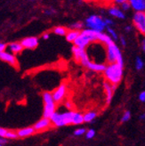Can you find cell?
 <instances>
[{
	"label": "cell",
	"mask_w": 145,
	"mask_h": 146,
	"mask_svg": "<svg viewBox=\"0 0 145 146\" xmlns=\"http://www.w3.org/2000/svg\"><path fill=\"white\" fill-rule=\"evenodd\" d=\"M103 87H104V91L106 94V104L109 105L111 102V99L113 96V92L116 89V86L111 85L108 81H104L103 82Z\"/></svg>",
	"instance_id": "8fae6325"
},
{
	"label": "cell",
	"mask_w": 145,
	"mask_h": 146,
	"mask_svg": "<svg viewBox=\"0 0 145 146\" xmlns=\"http://www.w3.org/2000/svg\"><path fill=\"white\" fill-rule=\"evenodd\" d=\"M120 43H121V45L124 46L126 45V39L124 38H123V36H121V38H120Z\"/></svg>",
	"instance_id": "8d00e7d4"
},
{
	"label": "cell",
	"mask_w": 145,
	"mask_h": 146,
	"mask_svg": "<svg viewBox=\"0 0 145 146\" xmlns=\"http://www.w3.org/2000/svg\"><path fill=\"white\" fill-rule=\"evenodd\" d=\"M7 130L3 128V127H0V137H5Z\"/></svg>",
	"instance_id": "836d02e7"
},
{
	"label": "cell",
	"mask_w": 145,
	"mask_h": 146,
	"mask_svg": "<svg viewBox=\"0 0 145 146\" xmlns=\"http://www.w3.org/2000/svg\"><path fill=\"white\" fill-rule=\"evenodd\" d=\"M65 107H66L68 110H70V111H72V110H73V108H74V104H73V103H72V102L67 101L66 103H65Z\"/></svg>",
	"instance_id": "4dcf8cb0"
},
{
	"label": "cell",
	"mask_w": 145,
	"mask_h": 146,
	"mask_svg": "<svg viewBox=\"0 0 145 146\" xmlns=\"http://www.w3.org/2000/svg\"><path fill=\"white\" fill-rule=\"evenodd\" d=\"M133 21L137 31L142 35H145V12L135 13Z\"/></svg>",
	"instance_id": "8992f818"
},
{
	"label": "cell",
	"mask_w": 145,
	"mask_h": 146,
	"mask_svg": "<svg viewBox=\"0 0 145 146\" xmlns=\"http://www.w3.org/2000/svg\"><path fill=\"white\" fill-rule=\"evenodd\" d=\"M18 137L17 132H14V131H11V130H7L6 135H5V138L7 139H16Z\"/></svg>",
	"instance_id": "603a6c76"
},
{
	"label": "cell",
	"mask_w": 145,
	"mask_h": 146,
	"mask_svg": "<svg viewBox=\"0 0 145 146\" xmlns=\"http://www.w3.org/2000/svg\"><path fill=\"white\" fill-rule=\"evenodd\" d=\"M125 30H126V31H131V26H126V27L125 28Z\"/></svg>",
	"instance_id": "60d3db41"
},
{
	"label": "cell",
	"mask_w": 145,
	"mask_h": 146,
	"mask_svg": "<svg viewBox=\"0 0 145 146\" xmlns=\"http://www.w3.org/2000/svg\"><path fill=\"white\" fill-rule=\"evenodd\" d=\"M0 146H3V145H0Z\"/></svg>",
	"instance_id": "ee69618b"
},
{
	"label": "cell",
	"mask_w": 145,
	"mask_h": 146,
	"mask_svg": "<svg viewBox=\"0 0 145 146\" xmlns=\"http://www.w3.org/2000/svg\"><path fill=\"white\" fill-rule=\"evenodd\" d=\"M129 3L136 13L145 12V0H130Z\"/></svg>",
	"instance_id": "4fadbf2b"
},
{
	"label": "cell",
	"mask_w": 145,
	"mask_h": 146,
	"mask_svg": "<svg viewBox=\"0 0 145 146\" xmlns=\"http://www.w3.org/2000/svg\"><path fill=\"white\" fill-rule=\"evenodd\" d=\"M72 53H73V56H74L75 61L77 62H80L81 58L86 54V51L84 48H80V47L73 46H72Z\"/></svg>",
	"instance_id": "5bb4252c"
},
{
	"label": "cell",
	"mask_w": 145,
	"mask_h": 146,
	"mask_svg": "<svg viewBox=\"0 0 145 146\" xmlns=\"http://www.w3.org/2000/svg\"><path fill=\"white\" fill-rule=\"evenodd\" d=\"M50 120L54 127H60L66 126V122H65L63 113H59V112L54 113V115L50 118Z\"/></svg>",
	"instance_id": "30bf717a"
},
{
	"label": "cell",
	"mask_w": 145,
	"mask_h": 146,
	"mask_svg": "<svg viewBox=\"0 0 145 146\" xmlns=\"http://www.w3.org/2000/svg\"><path fill=\"white\" fill-rule=\"evenodd\" d=\"M104 77L106 81L117 86L120 83L123 77V67L118 63L109 64L104 70Z\"/></svg>",
	"instance_id": "6da1fadb"
},
{
	"label": "cell",
	"mask_w": 145,
	"mask_h": 146,
	"mask_svg": "<svg viewBox=\"0 0 145 146\" xmlns=\"http://www.w3.org/2000/svg\"><path fill=\"white\" fill-rule=\"evenodd\" d=\"M84 122V115L79 112H74L73 118H72V124L73 125H80Z\"/></svg>",
	"instance_id": "ffe728a7"
},
{
	"label": "cell",
	"mask_w": 145,
	"mask_h": 146,
	"mask_svg": "<svg viewBox=\"0 0 145 146\" xmlns=\"http://www.w3.org/2000/svg\"><path fill=\"white\" fill-rule=\"evenodd\" d=\"M144 66V63L142 62V60L141 59V58L137 57L136 58V61H135V67H136V70H141Z\"/></svg>",
	"instance_id": "cb8c5ba5"
},
{
	"label": "cell",
	"mask_w": 145,
	"mask_h": 146,
	"mask_svg": "<svg viewBox=\"0 0 145 146\" xmlns=\"http://www.w3.org/2000/svg\"><path fill=\"white\" fill-rule=\"evenodd\" d=\"M130 7H131V5H130L129 1H124V3L121 4V8L123 10H129Z\"/></svg>",
	"instance_id": "f546056e"
},
{
	"label": "cell",
	"mask_w": 145,
	"mask_h": 146,
	"mask_svg": "<svg viewBox=\"0 0 145 146\" xmlns=\"http://www.w3.org/2000/svg\"><path fill=\"white\" fill-rule=\"evenodd\" d=\"M55 13L54 10H46V11H45V13H46V14H48V15H51V14H53V13Z\"/></svg>",
	"instance_id": "74e56055"
},
{
	"label": "cell",
	"mask_w": 145,
	"mask_h": 146,
	"mask_svg": "<svg viewBox=\"0 0 145 146\" xmlns=\"http://www.w3.org/2000/svg\"><path fill=\"white\" fill-rule=\"evenodd\" d=\"M70 27L72 28V30L79 31L80 29L83 28V23H74V24H72Z\"/></svg>",
	"instance_id": "83f0119b"
},
{
	"label": "cell",
	"mask_w": 145,
	"mask_h": 146,
	"mask_svg": "<svg viewBox=\"0 0 145 146\" xmlns=\"http://www.w3.org/2000/svg\"><path fill=\"white\" fill-rule=\"evenodd\" d=\"M21 46L26 49H35L38 46V38L37 36H28L21 41Z\"/></svg>",
	"instance_id": "ba28073f"
},
{
	"label": "cell",
	"mask_w": 145,
	"mask_h": 146,
	"mask_svg": "<svg viewBox=\"0 0 145 146\" xmlns=\"http://www.w3.org/2000/svg\"><path fill=\"white\" fill-rule=\"evenodd\" d=\"M100 32L95 31L93 30H84L80 32V35L75 40L74 46L85 49L86 46H88L90 44L93 42H98V34Z\"/></svg>",
	"instance_id": "7a4b0ae2"
},
{
	"label": "cell",
	"mask_w": 145,
	"mask_h": 146,
	"mask_svg": "<svg viewBox=\"0 0 145 146\" xmlns=\"http://www.w3.org/2000/svg\"><path fill=\"white\" fill-rule=\"evenodd\" d=\"M142 48H143V50L145 51V39H144L143 42H142Z\"/></svg>",
	"instance_id": "7bdbcfd3"
},
{
	"label": "cell",
	"mask_w": 145,
	"mask_h": 146,
	"mask_svg": "<svg viewBox=\"0 0 145 146\" xmlns=\"http://www.w3.org/2000/svg\"><path fill=\"white\" fill-rule=\"evenodd\" d=\"M79 35H80V31H75V30L68 31V32L66 34V39H67L68 42L74 43L75 40L78 38Z\"/></svg>",
	"instance_id": "ac0fdd59"
},
{
	"label": "cell",
	"mask_w": 145,
	"mask_h": 146,
	"mask_svg": "<svg viewBox=\"0 0 145 146\" xmlns=\"http://www.w3.org/2000/svg\"><path fill=\"white\" fill-rule=\"evenodd\" d=\"M107 49V62L109 64L118 63L121 67L124 66V61L119 46L113 42L109 46H106Z\"/></svg>",
	"instance_id": "3957f363"
},
{
	"label": "cell",
	"mask_w": 145,
	"mask_h": 146,
	"mask_svg": "<svg viewBox=\"0 0 145 146\" xmlns=\"http://www.w3.org/2000/svg\"><path fill=\"white\" fill-rule=\"evenodd\" d=\"M0 59H1L2 61L7 62V63H9L11 64L12 66L13 67H17L18 66V61L16 59V57L15 55H13L8 52H6V51H5V52L0 55Z\"/></svg>",
	"instance_id": "7c38bea8"
},
{
	"label": "cell",
	"mask_w": 145,
	"mask_h": 146,
	"mask_svg": "<svg viewBox=\"0 0 145 146\" xmlns=\"http://www.w3.org/2000/svg\"><path fill=\"white\" fill-rule=\"evenodd\" d=\"M7 143V139L5 137H0V145H4Z\"/></svg>",
	"instance_id": "d590c367"
},
{
	"label": "cell",
	"mask_w": 145,
	"mask_h": 146,
	"mask_svg": "<svg viewBox=\"0 0 145 146\" xmlns=\"http://www.w3.org/2000/svg\"><path fill=\"white\" fill-rule=\"evenodd\" d=\"M8 48H9V50L11 51V52L13 53L14 54L21 53V51L24 49L23 46H21V42H13V43L9 44V45H8Z\"/></svg>",
	"instance_id": "e0dca14e"
},
{
	"label": "cell",
	"mask_w": 145,
	"mask_h": 146,
	"mask_svg": "<svg viewBox=\"0 0 145 146\" xmlns=\"http://www.w3.org/2000/svg\"><path fill=\"white\" fill-rule=\"evenodd\" d=\"M86 26L88 27L89 30H93L97 32H103V30L106 28V24L104 23V20L98 16V15H91L85 21Z\"/></svg>",
	"instance_id": "5b68a950"
},
{
	"label": "cell",
	"mask_w": 145,
	"mask_h": 146,
	"mask_svg": "<svg viewBox=\"0 0 145 146\" xmlns=\"http://www.w3.org/2000/svg\"><path fill=\"white\" fill-rule=\"evenodd\" d=\"M54 32L55 34H57V35H59V36H66L68 31H67V29L65 28V27L59 26V27L54 28Z\"/></svg>",
	"instance_id": "7402d4cb"
},
{
	"label": "cell",
	"mask_w": 145,
	"mask_h": 146,
	"mask_svg": "<svg viewBox=\"0 0 145 146\" xmlns=\"http://www.w3.org/2000/svg\"><path fill=\"white\" fill-rule=\"evenodd\" d=\"M124 1H125V0H116V1H115V3H117V4H122V3H124Z\"/></svg>",
	"instance_id": "ab89813d"
},
{
	"label": "cell",
	"mask_w": 145,
	"mask_h": 146,
	"mask_svg": "<svg viewBox=\"0 0 145 146\" xmlns=\"http://www.w3.org/2000/svg\"><path fill=\"white\" fill-rule=\"evenodd\" d=\"M95 135V131L93 129H89L88 131H86L85 133V136L87 139H92V138H93Z\"/></svg>",
	"instance_id": "4316f807"
},
{
	"label": "cell",
	"mask_w": 145,
	"mask_h": 146,
	"mask_svg": "<svg viewBox=\"0 0 145 146\" xmlns=\"http://www.w3.org/2000/svg\"><path fill=\"white\" fill-rule=\"evenodd\" d=\"M87 69L93 70V71H96V72H101V71H104L105 69H106V65L103 63V64H100V63H97V62H93L92 61H90L87 64H86L85 66Z\"/></svg>",
	"instance_id": "9a60e30c"
},
{
	"label": "cell",
	"mask_w": 145,
	"mask_h": 146,
	"mask_svg": "<svg viewBox=\"0 0 145 146\" xmlns=\"http://www.w3.org/2000/svg\"><path fill=\"white\" fill-rule=\"evenodd\" d=\"M85 133H86V131H85V128H78V129L74 131V135H77V136H80V135H84Z\"/></svg>",
	"instance_id": "f1b7e54d"
},
{
	"label": "cell",
	"mask_w": 145,
	"mask_h": 146,
	"mask_svg": "<svg viewBox=\"0 0 145 146\" xmlns=\"http://www.w3.org/2000/svg\"><path fill=\"white\" fill-rule=\"evenodd\" d=\"M5 48H6V45L4 43H0V55H1L5 51Z\"/></svg>",
	"instance_id": "1f68e13d"
},
{
	"label": "cell",
	"mask_w": 145,
	"mask_h": 146,
	"mask_svg": "<svg viewBox=\"0 0 145 146\" xmlns=\"http://www.w3.org/2000/svg\"><path fill=\"white\" fill-rule=\"evenodd\" d=\"M109 13H110L111 15L114 16V17H117L119 19H125V14L123 13L119 8L118 7H111L109 9Z\"/></svg>",
	"instance_id": "d6986e66"
},
{
	"label": "cell",
	"mask_w": 145,
	"mask_h": 146,
	"mask_svg": "<svg viewBox=\"0 0 145 146\" xmlns=\"http://www.w3.org/2000/svg\"><path fill=\"white\" fill-rule=\"evenodd\" d=\"M130 118H131V112H130L129 111H126L124 112V114H123L122 118H121V122H126L130 119Z\"/></svg>",
	"instance_id": "d4e9b609"
},
{
	"label": "cell",
	"mask_w": 145,
	"mask_h": 146,
	"mask_svg": "<svg viewBox=\"0 0 145 146\" xmlns=\"http://www.w3.org/2000/svg\"><path fill=\"white\" fill-rule=\"evenodd\" d=\"M67 93V86L66 84H61L53 93V98L55 103L59 104L63 100Z\"/></svg>",
	"instance_id": "52a82bcc"
},
{
	"label": "cell",
	"mask_w": 145,
	"mask_h": 146,
	"mask_svg": "<svg viewBox=\"0 0 145 146\" xmlns=\"http://www.w3.org/2000/svg\"><path fill=\"white\" fill-rule=\"evenodd\" d=\"M49 36H50V35L48 33H45L44 35H43V38H44V39H48Z\"/></svg>",
	"instance_id": "f35d334b"
},
{
	"label": "cell",
	"mask_w": 145,
	"mask_h": 146,
	"mask_svg": "<svg viewBox=\"0 0 145 146\" xmlns=\"http://www.w3.org/2000/svg\"><path fill=\"white\" fill-rule=\"evenodd\" d=\"M104 23H105L107 27H110V26H111L113 24V21L111 19H104Z\"/></svg>",
	"instance_id": "e575fe53"
},
{
	"label": "cell",
	"mask_w": 145,
	"mask_h": 146,
	"mask_svg": "<svg viewBox=\"0 0 145 146\" xmlns=\"http://www.w3.org/2000/svg\"><path fill=\"white\" fill-rule=\"evenodd\" d=\"M52 123H51L50 119H46V118H42L41 119H39L37 123L33 126L34 129L36 132H42V131H45L46 129H48Z\"/></svg>",
	"instance_id": "9c48e42d"
},
{
	"label": "cell",
	"mask_w": 145,
	"mask_h": 146,
	"mask_svg": "<svg viewBox=\"0 0 145 146\" xmlns=\"http://www.w3.org/2000/svg\"><path fill=\"white\" fill-rule=\"evenodd\" d=\"M140 119H142H142H145V113L141 115V117H140Z\"/></svg>",
	"instance_id": "b9f144b4"
},
{
	"label": "cell",
	"mask_w": 145,
	"mask_h": 146,
	"mask_svg": "<svg viewBox=\"0 0 145 146\" xmlns=\"http://www.w3.org/2000/svg\"><path fill=\"white\" fill-rule=\"evenodd\" d=\"M139 100L142 103H145V91H142L140 94H139Z\"/></svg>",
	"instance_id": "d6a6232c"
},
{
	"label": "cell",
	"mask_w": 145,
	"mask_h": 146,
	"mask_svg": "<svg viewBox=\"0 0 145 146\" xmlns=\"http://www.w3.org/2000/svg\"><path fill=\"white\" fill-rule=\"evenodd\" d=\"M97 113L95 111H88L84 114V121L85 122H92L96 118Z\"/></svg>",
	"instance_id": "44dd1931"
},
{
	"label": "cell",
	"mask_w": 145,
	"mask_h": 146,
	"mask_svg": "<svg viewBox=\"0 0 145 146\" xmlns=\"http://www.w3.org/2000/svg\"><path fill=\"white\" fill-rule=\"evenodd\" d=\"M36 133V131L34 129L33 127H24V128H21L19 129L17 131V135L18 137L20 138H24V137H28V136H30L33 134Z\"/></svg>",
	"instance_id": "2e32d148"
},
{
	"label": "cell",
	"mask_w": 145,
	"mask_h": 146,
	"mask_svg": "<svg viewBox=\"0 0 145 146\" xmlns=\"http://www.w3.org/2000/svg\"><path fill=\"white\" fill-rule=\"evenodd\" d=\"M43 101H44V112L43 116L46 119H50L55 113L56 103L53 98V94L50 92L43 93Z\"/></svg>",
	"instance_id": "277c9868"
},
{
	"label": "cell",
	"mask_w": 145,
	"mask_h": 146,
	"mask_svg": "<svg viewBox=\"0 0 145 146\" xmlns=\"http://www.w3.org/2000/svg\"><path fill=\"white\" fill-rule=\"evenodd\" d=\"M107 30H108L109 33L111 34V38H113V39H118V34L116 33V31L113 30L112 28H111V27H107Z\"/></svg>",
	"instance_id": "484cf974"
}]
</instances>
